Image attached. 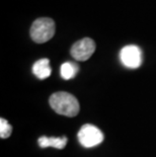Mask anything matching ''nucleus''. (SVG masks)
Returning <instances> with one entry per match:
<instances>
[{"label": "nucleus", "instance_id": "1", "mask_svg": "<svg viewBox=\"0 0 156 157\" xmlns=\"http://www.w3.org/2000/svg\"><path fill=\"white\" fill-rule=\"evenodd\" d=\"M49 101L51 108L56 113L69 118L77 116L80 109L77 98L69 92L59 91L53 93Z\"/></svg>", "mask_w": 156, "mask_h": 157}, {"label": "nucleus", "instance_id": "2", "mask_svg": "<svg viewBox=\"0 0 156 157\" xmlns=\"http://www.w3.org/2000/svg\"><path fill=\"white\" fill-rule=\"evenodd\" d=\"M29 33L32 41L38 44H43L51 40L55 35V22L49 17L38 18L32 25Z\"/></svg>", "mask_w": 156, "mask_h": 157}, {"label": "nucleus", "instance_id": "3", "mask_svg": "<svg viewBox=\"0 0 156 157\" xmlns=\"http://www.w3.org/2000/svg\"><path fill=\"white\" fill-rule=\"evenodd\" d=\"M78 141L85 148L97 146L104 141V134L97 127L86 124L78 132Z\"/></svg>", "mask_w": 156, "mask_h": 157}, {"label": "nucleus", "instance_id": "4", "mask_svg": "<svg viewBox=\"0 0 156 157\" xmlns=\"http://www.w3.org/2000/svg\"><path fill=\"white\" fill-rule=\"evenodd\" d=\"M120 60L123 65L130 69L139 68L142 64V52L138 46L128 45L120 52Z\"/></svg>", "mask_w": 156, "mask_h": 157}, {"label": "nucleus", "instance_id": "5", "mask_svg": "<svg viewBox=\"0 0 156 157\" xmlns=\"http://www.w3.org/2000/svg\"><path fill=\"white\" fill-rule=\"evenodd\" d=\"M95 51V43L89 38L76 42L70 50L71 56L77 61H86Z\"/></svg>", "mask_w": 156, "mask_h": 157}, {"label": "nucleus", "instance_id": "6", "mask_svg": "<svg viewBox=\"0 0 156 157\" xmlns=\"http://www.w3.org/2000/svg\"><path fill=\"white\" fill-rule=\"evenodd\" d=\"M32 73L38 77L39 79H46L50 77L52 73L51 67H50V61L49 59L44 58L39 61H36L34 66H32Z\"/></svg>", "mask_w": 156, "mask_h": 157}, {"label": "nucleus", "instance_id": "7", "mask_svg": "<svg viewBox=\"0 0 156 157\" xmlns=\"http://www.w3.org/2000/svg\"><path fill=\"white\" fill-rule=\"evenodd\" d=\"M39 146L41 148H47V147H54L56 149H63L67 144V138L61 137V138H56V137H45L43 136L38 140Z\"/></svg>", "mask_w": 156, "mask_h": 157}, {"label": "nucleus", "instance_id": "8", "mask_svg": "<svg viewBox=\"0 0 156 157\" xmlns=\"http://www.w3.org/2000/svg\"><path fill=\"white\" fill-rule=\"evenodd\" d=\"M61 77L65 80H69L75 77L78 73V66L71 62H65L61 65L60 68Z\"/></svg>", "mask_w": 156, "mask_h": 157}, {"label": "nucleus", "instance_id": "9", "mask_svg": "<svg viewBox=\"0 0 156 157\" xmlns=\"http://www.w3.org/2000/svg\"><path fill=\"white\" fill-rule=\"evenodd\" d=\"M12 133V127L5 119H0V137L2 139H6L10 137Z\"/></svg>", "mask_w": 156, "mask_h": 157}]
</instances>
